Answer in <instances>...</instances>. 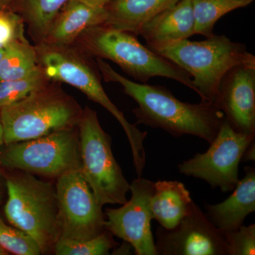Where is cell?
<instances>
[{"mask_svg":"<svg viewBox=\"0 0 255 255\" xmlns=\"http://www.w3.org/2000/svg\"><path fill=\"white\" fill-rule=\"evenodd\" d=\"M95 7L106 8L112 2V0H80Z\"/></svg>","mask_w":255,"mask_h":255,"instance_id":"28","label":"cell"},{"mask_svg":"<svg viewBox=\"0 0 255 255\" xmlns=\"http://www.w3.org/2000/svg\"><path fill=\"white\" fill-rule=\"evenodd\" d=\"M114 1V0H112V1Z\"/></svg>","mask_w":255,"mask_h":255,"instance_id":"35","label":"cell"},{"mask_svg":"<svg viewBox=\"0 0 255 255\" xmlns=\"http://www.w3.org/2000/svg\"><path fill=\"white\" fill-rule=\"evenodd\" d=\"M70 0H18V14L27 23L31 36L43 41L53 20Z\"/></svg>","mask_w":255,"mask_h":255,"instance_id":"19","label":"cell"},{"mask_svg":"<svg viewBox=\"0 0 255 255\" xmlns=\"http://www.w3.org/2000/svg\"><path fill=\"white\" fill-rule=\"evenodd\" d=\"M147 47L187 72L201 101L210 103H216L220 84L230 70L238 65L255 67V55L246 45L224 35L201 41L184 39Z\"/></svg>","mask_w":255,"mask_h":255,"instance_id":"3","label":"cell"},{"mask_svg":"<svg viewBox=\"0 0 255 255\" xmlns=\"http://www.w3.org/2000/svg\"><path fill=\"white\" fill-rule=\"evenodd\" d=\"M249 1H253V0H249Z\"/></svg>","mask_w":255,"mask_h":255,"instance_id":"34","label":"cell"},{"mask_svg":"<svg viewBox=\"0 0 255 255\" xmlns=\"http://www.w3.org/2000/svg\"><path fill=\"white\" fill-rule=\"evenodd\" d=\"M97 65L106 82L119 84L124 93L135 101L137 107L132 113L136 124L162 129L174 137L194 135L209 145L217 136L226 117L215 104L202 101L199 104L183 102L165 87L128 80L103 59L97 58Z\"/></svg>","mask_w":255,"mask_h":255,"instance_id":"1","label":"cell"},{"mask_svg":"<svg viewBox=\"0 0 255 255\" xmlns=\"http://www.w3.org/2000/svg\"><path fill=\"white\" fill-rule=\"evenodd\" d=\"M153 187V182L138 177L130 184V199L121 207L105 211V229L129 243L136 255H157L151 229Z\"/></svg>","mask_w":255,"mask_h":255,"instance_id":"11","label":"cell"},{"mask_svg":"<svg viewBox=\"0 0 255 255\" xmlns=\"http://www.w3.org/2000/svg\"><path fill=\"white\" fill-rule=\"evenodd\" d=\"M50 80L38 65L22 78L0 81V110L23 100L32 92L46 86Z\"/></svg>","mask_w":255,"mask_h":255,"instance_id":"22","label":"cell"},{"mask_svg":"<svg viewBox=\"0 0 255 255\" xmlns=\"http://www.w3.org/2000/svg\"><path fill=\"white\" fill-rule=\"evenodd\" d=\"M24 21L17 12L0 9V49L15 41H27L25 36Z\"/></svg>","mask_w":255,"mask_h":255,"instance_id":"25","label":"cell"},{"mask_svg":"<svg viewBox=\"0 0 255 255\" xmlns=\"http://www.w3.org/2000/svg\"><path fill=\"white\" fill-rule=\"evenodd\" d=\"M78 127L0 147V168L58 178L80 168Z\"/></svg>","mask_w":255,"mask_h":255,"instance_id":"8","label":"cell"},{"mask_svg":"<svg viewBox=\"0 0 255 255\" xmlns=\"http://www.w3.org/2000/svg\"><path fill=\"white\" fill-rule=\"evenodd\" d=\"M229 255H255V225H244L232 232L224 233Z\"/></svg>","mask_w":255,"mask_h":255,"instance_id":"26","label":"cell"},{"mask_svg":"<svg viewBox=\"0 0 255 255\" xmlns=\"http://www.w3.org/2000/svg\"><path fill=\"white\" fill-rule=\"evenodd\" d=\"M179 1L114 0L106 7L108 17L105 25L137 36L145 23Z\"/></svg>","mask_w":255,"mask_h":255,"instance_id":"18","label":"cell"},{"mask_svg":"<svg viewBox=\"0 0 255 255\" xmlns=\"http://www.w3.org/2000/svg\"><path fill=\"white\" fill-rule=\"evenodd\" d=\"M118 246L113 235L105 230L97 237L87 241L58 240L53 252L57 255H107L110 254L111 250Z\"/></svg>","mask_w":255,"mask_h":255,"instance_id":"23","label":"cell"},{"mask_svg":"<svg viewBox=\"0 0 255 255\" xmlns=\"http://www.w3.org/2000/svg\"><path fill=\"white\" fill-rule=\"evenodd\" d=\"M75 43L85 54L114 62L140 83H147L153 77H164L196 92L187 72L143 46L135 35L128 32L100 25L83 32Z\"/></svg>","mask_w":255,"mask_h":255,"instance_id":"5","label":"cell"},{"mask_svg":"<svg viewBox=\"0 0 255 255\" xmlns=\"http://www.w3.org/2000/svg\"><path fill=\"white\" fill-rule=\"evenodd\" d=\"M255 135L236 131L226 119L219 133L204 153H196L178 165L181 174L205 181L223 192L234 190L239 182L238 167Z\"/></svg>","mask_w":255,"mask_h":255,"instance_id":"10","label":"cell"},{"mask_svg":"<svg viewBox=\"0 0 255 255\" xmlns=\"http://www.w3.org/2000/svg\"><path fill=\"white\" fill-rule=\"evenodd\" d=\"M4 188H6V181H5V172L4 169L0 168V204L2 201L4 194Z\"/></svg>","mask_w":255,"mask_h":255,"instance_id":"29","label":"cell"},{"mask_svg":"<svg viewBox=\"0 0 255 255\" xmlns=\"http://www.w3.org/2000/svg\"><path fill=\"white\" fill-rule=\"evenodd\" d=\"M78 128L80 169L97 202L102 206L125 204L130 184L114 157L112 137L102 128L95 110L84 109Z\"/></svg>","mask_w":255,"mask_h":255,"instance_id":"7","label":"cell"},{"mask_svg":"<svg viewBox=\"0 0 255 255\" xmlns=\"http://www.w3.org/2000/svg\"><path fill=\"white\" fill-rule=\"evenodd\" d=\"M255 140L251 145L248 146V148L245 151L243 157H242L241 160L243 162L246 161H255Z\"/></svg>","mask_w":255,"mask_h":255,"instance_id":"27","label":"cell"},{"mask_svg":"<svg viewBox=\"0 0 255 255\" xmlns=\"http://www.w3.org/2000/svg\"><path fill=\"white\" fill-rule=\"evenodd\" d=\"M249 0H192L194 34L214 36L216 21L233 10L251 4Z\"/></svg>","mask_w":255,"mask_h":255,"instance_id":"21","label":"cell"},{"mask_svg":"<svg viewBox=\"0 0 255 255\" xmlns=\"http://www.w3.org/2000/svg\"><path fill=\"white\" fill-rule=\"evenodd\" d=\"M192 0H179L145 23L140 32L147 46L187 39L194 35Z\"/></svg>","mask_w":255,"mask_h":255,"instance_id":"16","label":"cell"},{"mask_svg":"<svg viewBox=\"0 0 255 255\" xmlns=\"http://www.w3.org/2000/svg\"><path fill=\"white\" fill-rule=\"evenodd\" d=\"M3 145H4V141H3V130L1 122H0V147Z\"/></svg>","mask_w":255,"mask_h":255,"instance_id":"31","label":"cell"},{"mask_svg":"<svg viewBox=\"0 0 255 255\" xmlns=\"http://www.w3.org/2000/svg\"><path fill=\"white\" fill-rule=\"evenodd\" d=\"M107 17V8L95 7L80 0H70L53 20L41 42L71 46L88 28L105 24Z\"/></svg>","mask_w":255,"mask_h":255,"instance_id":"14","label":"cell"},{"mask_svg":"<svg viewBox=\"0 0 255 255\" xmlns=\"http://www.w3.org/2000/svg\"><path fill=\"white\" fill-rule=\"evenodd\" d=\"M155 243L157 255H229L224 233L195 203L176 227L157 228Z\"/></svg>","mask_w":255,"mask_h":255,"instance_id":"12","label":"cell"},{"mask_svg":"<svg viewBox=\"0 0 255 255\" xmlns=\"http://www.w3.org/2000/svg\"><path fill=\"white\" fill-rule=\"evenodd\" d=\"M38 67L34 46L28 40L13 42L4 48L0 60V81L22 78Z\"/></svg>","mask_w":255,"mask_h":255,"instance_id":"20","label":"cell"},{"mask_svg":"<svg viewBox=\"0 0 255 255\" xmlns=\"http://www.w3.org/2000/svg\"><path fill=\"white\" fill-rule=\"evenodd\" d=\"M4 172L8 195L4 206L6 219L31 236L42 254L53 251L59 238L55 185L26 172Z\"/></svg>","mask_w":255,"mask_h":255,"instance_id":"6","label":"cell"},{"mask_svg":"<svg viewBox=\"0 0 255 255\" xmlns=\"http://www.w3.org/2000/svg\"><path fill=\"white\" fill-rule=\"evenodd\" d=\"M4 48H3V49H0V60L1 59V58H2V55L4 54Z\"/></svg>","mask_w":255,"mask_h":255,"instance_id":"33","label":"cell"},{"mask_svg":"<svg viewBox=\"0 0 255 255\" xmlns=\"http://www.w3.org/2000/svg\"><path fill=\"white\" fill-rule=\"evenodd\" d=\"M11 1L12 0H0V9L6 8V6L11 2Z\"/></svg>","mask_w":255,"mask_h":255,"instance_id":"30","label":"cell"},{"mask_svg":"<svg viewBox=\"0 0 255 255\" xmlns=\"http://www.w3.org/2000/svg\"><path fill=\"white\" fill-rule=\"evenodd\" d=\"M194 201L183 183L178 181L154 182L150 198L152 219L164 229H172L190 212Z\"/></svg>","mask_w":255,"mask_h":255,"instance_id":"17","label":"cell"},{"mask_svg":"<svg viewBox=\"0 0 255 255\" xmlns=\"http://www.w3.org/2000/svg\"><path fill=\"white\" fill-rule=\"evenodd\" d=\"M38 65L50 81L64 82L78 89L96 103L108 111L121 124L126 132L132 151V161L138 177L145 168L146 155L143 142L147 132L141 131L130 124L123 112L117 108L106 93L98 70L87 55L71 46L37 43Z\"/></svg>","mask_w":255,"mask_h":255,"instance_id":"2","label":"cell"},{"mask_svg":"<svg viewBox=\"0 0 255 255\" xmlns=\"http://www.w3.org/2000/svg\"><path fill=\"white\" fill-rule=\"evenodd\" d=\"M82 111L73 97L49 82L0 110L4 145L77 127Z\"/></svg>","mask_w":255,"mask_h":255,"instance_id":"4","label":"cell"},{"mask_svg":"<svg viewBox=\"0 0 255 255\" xmlns=\"http://www.w3.org/2000/svg\"><path fill=\"white\" fill-rule=\"evenodd\" d=\"M58 240L82 241L105 231L106 216L80 168L57 178Z\"/></svg>","mask_w":255,"mask_h":255,"instance_id":"9","label":"cell"},{"mask_svg":"<svg viewBox=\"0 0 255 255\" xmlns=\"http://www.w3.org/2000/svg\"><path fill=\"white\" fill-rule=\"evenodd\" d=\"M246 175L240 179L233 194L215 205L205 206L206 216L223 233L232 232L243 226L248 215L255 211V169L245 168Z\"/></svg>","mask_w":255,"mask_h":255,"instance_id":"15","label":"cell"},{"mask_svg":"<svg viewBox=\"0 0 255 255\" xmlns=\"http://www.w3.org/2000/svg\"><path fill=\"white\" fill-rule=\"evenodd\" d=\"M0 246L11 254L38 255L42 254L36 241L21 230L8 225L0 216Z\"/></svg>","mask_w":255,"mask_h":255,"instance_id":"24","label":"cell"},{"mask_svg":"<svg viewBox=\"0 0 255 255\" xmlns=\"http://www.w3.org/2000/svg\"><path fill=\"white\" fill-rule=\"evenodd\" d=\"M215 105L235 130L255 135V67L230 70L221 80Z\"/></svg>","mask_w":255,"mask_h":255,"instance_id":"13","label":"cell"},{"mask_svg":"<svg viewBox=\"0 0 255 255\" xmlns=\"http://www.w3.org/2000/svg\"><path fill=\"white\" fill-rule=\"evenodd\" d=\"M8 254H9V253H8L6 251H4V250L0 246V255H6Z\"/></svg>","mask_w":255,"mask_h":255,"instance_id":"32","label":"cell"}]
</instances>
